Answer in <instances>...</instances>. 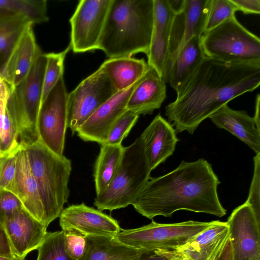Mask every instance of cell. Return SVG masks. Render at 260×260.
<instances>
[{
    "mask_svg": "<svg viewBox=\"0 0 260 260\" xmlns=\"http://www.w3.org/2000/svg\"><path fill=\"white\" fill-rule=\"evenodd\" d=\"M260 85V61L226 62L205 57L165 108L176 133L192 134L199 124L233 99Z\"/></svg>",
    "mask_w": 260,
    "mask_h": 260,
    "instance_id": "obj_1",
    "label": "cell"
},
{
    "mask_svg": "<svg viewBox=\"0 0 260 260\" xmlns=\"http://www.w3.org/2000/svg\"><path fill=\"white\" fill-rule=\"evenodd\" d=\"M220 183L212 165L206 160L182 161L168 174L150 177L132 205L150 219L157 216L170 217L179 210L221 217L226 210L217 194Z\"/></svg>",
    "mask_w": 260,
    "mask_h": 260,
    "instance_id": "obj_2",
    "label": "cell"
},
{
    "mask_svg": "<svg viewBox=\"0 0 260 260\" xmlns=\"http://www.w3.org/2000/svg\"><path fill=\"white\" fill-rule=\"evenodd\" d=\"M153 22V0H111L99 49L109 58L148 54Z\"/></svg>",
    "mask_w": 260,
    "mask_h": 260,
    "instance_id": "obj_3",
    "label": "cell"
},
{
    "mask_svg": "<svg viewBox=\"0 0 260 260\" xmlns=\"http://www.w3.org/2000/svg\"><path fill=\"white\" fill-rule=\"evenodd\" d=\"M23 143L48 226L59 217L68 202L72 162L63 155H58L50 151L38 139L29 144Z\"/></svg>",
    "mask_w": 260,
    "mask_h": 260,
    "instance_id": "obj_4",
    "label": "cell"
},
{
    "mask_svg": "<svg viewBox=\"0 0 260 260\" xmlns=\"http://www.w3.org/2000/svg\"><path fill=\"white\" fill-rule=\"evenodd\" d=\"M151 170L139 137L124 147L118 171L110 184L94 199L98 210L110 211L133 205L150 178Z\"/></svg>",
    "mask_w": 260,
    "mask_h": 260,
    "instance_id": "obj_5",
    "label": "cell"
},
{
    "mask_svg": "<svg viewBox=\"0 0 260 260\" xmlns=\"http://www.w3.org/2000/svg\"><path fill=\"white\" fill-rule=\"evenodd\" d=\"M201 43L206 57L226 62L260 61L259 38L235 15L204 32Z\"/></svg>",
    "mask_w": 260,
    "mask_h": 260,
    "instance_id": "obj_6",
    "label": "cell"
},
{
    "mask_svg": "<svg viewBox=\"0 0 260 260\" xmlns=\"http://www.w3.org/2000/svg\"><path fill=\"white\" fill-rule=\"evenodd\" d=\"M45 53L41 51L25 77L11 89L7 101L9 111L16 121L20 141L31 143L38 139L37 122L41 104Z\"/></svg>",
    "mask_w": 260,
    "mask_h": 260,
    "instance_id": "obj_7",
    "label": "cell"
},
{
    "mask_svg": "<svg viewBox=\"0 0 260 260\" xmlns=\"http://www.w3.org/2000/svg\"><path fill=\"white\" fill-rule=\"evenodd\" d=\"M213 222L188 220L160 223L152 220L149 224L136 229H121L114 238L126 246L148 253L173 250L206 230Z\"/></svg>",
    "mask_w": 260,
    "mask_h": 260,
    "instance_id": "obj_8",
    "label": "cell"
},
{
    "mask_svg": "<svg viewBox=\"0 0 260 260\" xmlns=\"http://www.w3.org/2000/svg\"><path fill=\"white\" fill-rule=\"evenodd\" d=\"M117 92L100 67L82 80L68 94V127L72 134Z\"/></svg>",
    "mask_w": 260,
    "mask_h": 260,
    "instance_id": "obj_9",
    "label": "cell"
},
{
    "mask_svg": "<svg viewBox=\"0 0 260 260\" xmlns=\"http://www.w3.org/2000/svg\"><path fill=\"white\" fill-rule=\"evenodd\" d=\"M68 94L63 75L41 103L37 118L38 140L58 155H63Z\"/></svg>",
    "mask_w": 260,
    "mask_h": 260,
    "instance_id": "obj_10",
    "label": "cell"
},
{
    "mask_svg": "<svg viewBox=\"0 0 260 260\" xmlns=\"http://www.w3.org/2000/svg\"><path fill=\"white\" fill-rule=\"evenodd\" d=\"M111 0H81L70 18V47L75 53L99 49Z\"/></svg>",
    "mask_w": 260,
    "mask_h": 260,
    "instance_id": "obj_11",
    "label": "cell"
},
{
    "mask_svg": "<svg viewBox=\"0 0 260 260\" xmlns=\"http://www.w3.org/2000/svg\"><path fill=\"white\" fill-rule=\"evenodd\" d=\"M210 0H185L183 10L174 16L170 29L165 82L171 65L185 44L204 32Z\"/></svg>",
    "mask_w": 260,
    "mask_h": 260,
    "instance_id": "obj_12",
    "label": "cell"
},
{
    "mask_svg": "<svg viewBox=\"0 0 260 260\" xmlns=\"http://www.w3.org/2000/svg\"><path fill=\"white\" fill-rule=\"evenodd\" d=\"M59 218L60 226L64 233L85 237H114L121 230L117 220L83 203L63 209Z\"/></svg>",
    "mask_w": 260,
    "mask_h": 260,
    "instance_id": "obj_13",
    "label": "cell"
},
{
    "mask_svg": "<svg viewBox=\"0 0 260 260\" xmlns=\"http://www.w3.org/2000/svg\"><path fill=\"white\" fill-rule=\"evenodd\" d=\"M233 260H260V222L246 202L228 219Z\"/></svg>",
    "mask_w": 260,
    "mask_h": 260,
    "instance_id": "obj_14",
    "label": "cell"
},
{
    "mask_svg": "<svg viewBox=\"0 0 260 260\" xmlns=\"http://www.w3.org/2000/svg\"><path fill=\"white\" fill-rule=\"evenodd\" d=\"M141 78L129 88L118 91L103 104L77 130L78 136L84 141L104 144L113 125L127 111L129 96Z\"/></svg>",
    "mask_w": 260,
    "mask_h": 260,
    "instance_id": "obj_15",
    "label": "cell"
},
{
    "mask_svg": "<svg viewBox=\"0 0 260 260\" xmlns=\"http://www.w3.org/2000/svg\"><path fill=\"white\" fill-rule=\"evenodd\" d=\"M3 224L14 255L21 258L37 249L47 233V227L24 207L7 216Z\"/></svg>",
    "mask_w": 260,
    "mask_h": 260,
    "instance_id": "obj_16",
    "label": "cell"
},
{
    "mask_svg": "<svg viewBox=\"0 0 260 260\" xmlns=\"http://www.w3.org/2000/svg\"><path fill=\"white\" fill-rule=\"evenodd\" d=\"M230 237L226 222L215 220L183 245L170 250L186 260H218Z\"/></svg>",
    "mask_w": 260,
    "mask_h": 260,
    "instance_id": "obj_17",
    "label": "cell"
},
{
    "mask_svg": "<svg viewBox=\"0 0 260 260\" xmlns=\"http://www.w3.org/2000/svg\"><path fill=\"white\" fill-rule=\"evenodd\" d=\"M32 26L30 24L24 30L0 68V73L11 89L28 74L42 51L37 44Z\"/></svg>",
    "mask_w": 260,
    "mask_h": 260,
    "instance_id": "obj_18",
    "label": "cell"
},
{
    "mask_svg": "<svg viewBox=\"0 0 260 260\" xmlns=\"http://www.w3.org/2000/svg\"><path fill=\"white\" fill-rule=\"evenodd\" d=\"M174 14L168 0H153V22L147 64L165 79L171 25Z\"/></svg>",
    "mask_w": 260,
    "mask_h": 260,
    "instance_id": "obj_19",
    "label": "cell"
},
{
    "mask_svg": "<svg viewBox=\"0 0 260 260\" xmlns=\"http://www.w3.org/2000/svg\"><path fill=\"white\" fill-rule=\"evenodd\" d=\"M140 137L151 171L173 154L179 141L173 125L160 114L154 117Z\"/></svg>",
    "mask_w": 260,
    "mask_h": 260,
    "instance_id": "obj_20",
    "label": "cell"
},
{
    "mask_svg": "<svg viewBox=\"0 0 260 260\" xmlns=\"http://www.w3.org/2000/svg\"><path fill=\"white\" fill-rule=\"evenodd\" d=\"M10 191L17 196L28 213L48 226L38 187L22 142H19L15 175Z\"/></svg>",
    "mask_w": 260,
    "mask_h": 260,
    "instance_id": "obj_21",
    "label": "cell"
},
{
    "mask_svg": "<svg viewBox=\"0 0 260 260\" xmlns=\"http://www.w3.org/2000/svg\"><path fill=\"white\" fill-rule=\"evenodd\" d=\"M166 91L164 79L154 68L149 66L131 94L126 110L139 116L151 114L161 107L167 96Z\"/></svg>",
    "mask_w": 260,
    "mask_h": 260,
    "instance_id": "obj_22",
    "label": "cell"
},
{
    "mask_svg": "<svg viewBox=\"0 0 260 260\" xmlns=\"http://www.w3.org/2000/svg\"><path fill=\"white\" fill-rule=\"evenodd\" d=\"M219 128H223L247 144L256 154L260 152V125L245 111H237L225 105L209 117Z\"/></svg>",
    "mask_w": 260,
    "mask_h": 260,
    "instance_id": "obj_23",
    "label": "cell"
},
{
    "mask_svg": "<svg viewBox=\"0 0 260 260\" xmlns=\"http://www.w3.org/2000/svg\"><path fill=\"white\" fill-rule=\"evenodd\" d=\"M84 253L80 260H140L151 253L126 246L112 237H86Z\"/></svg>",
    "mask_w": 260,
    "mask_h": 260,
    "instance_id": "obj_24",
    "label": "cell"
},
{
    "mask_svg": "<svg viewBox=\"0 0 260 260\" xmlns=\"http://www.w3.org/2000/svg\"><path fill=\"white\" fill-rule=\"evenodd\" d=\"M100 68L120 91L129 88L142 78L149 66L144 58L119 57L106 60Z\"/></svg>",
    "mask_w": 260,
    "mask_h": 260,
    "instance_id": "obj_25",
    "label": "cell"
},
{
    "mask_svg": "<svg viewBox=\"0 0 260 260\" xmlns=\"http://www.w3.org/2000/svg\"><path fill=\"white\" fill-rule=\"evenodd\" d=\"M205 57L201 37H192L179 52L171 65L167 82L177 92Z\"/></svg>",
    "mask_w": 260,
    "mask_h": 260,
    "instance_id": "obj_26",
    "label": "cell"
},
{
    "mask_svg": "<svg viewBox=\"0 0 260 260\" xmlns=\"http://www.w3.org/2000/svg\"><path fill=\"white\" fill-rule=\"evenodd\" d=\"M124 148L121 144L101 145L93 172L96 195L103 191L114 178L120 166Z\"/></svg>",
    "mask_w": 260,
    "mask_h": 260,
    "instance_id": "obj_27",
    "label": "cell"
},
{
    "mask_svg": "<svg viewBox=\"0 0 260 260\" xmlns=\"http://www.w3.org/2000/svg\"><path fill=\"white\" fill-rule=\"evenodd\" d=\"M0 10L23 16L33 25L49 20L46 0H0Z\"/></svg>",
    "mask_w": 260,
    "mask_h": 260,
    "instance_id": "obj_28",
    "label": "cell"
},
{
    "mask_svg": "<svg viewBox=\"0 0 260 260\" xmlns=\"http://www.w3.org/2000/svg\"><path fill=\"white\" fill-rule=\"evenodd\" d=\"M30 24H32L20 15L0 20V68L21 34Z\"/></svg>",
    "mask_w": 260,
    "mask_h": 260,
    "instance_id": "obj_29",
    "label": "cell"
},
{
    "mask_svg": "<svg viewBox=\"0 0 260 260\" xmlns=\"http://www.w3.org/2000/svg\"><path fill=\"white\" fill-rule=\"evenodd\" d=\"M71 50L69 46L58 53H45L46 64L44 75L41 103L46 99L61 76L63 75V63L66 55Z\"/></svg>",
    "mask_w": 260,
    "mask_h": 260,
    "instance_id": "obj_30",
    "label": "cell"
},
{
    "mask_svg": "<svg viewBox=\"0 0 260 260\" xmlns=\"http://www.w3.org/2000/svg\"><path fill=\"white\" fill-rule=\"evenodd\" d=\"M37 260H71L64 248V233L62 230L47 232L37 249Z\"/></svg>",
    "mask_w": 260,
    "mask_h": 260,
    "instance_id": "obj_31",
    "label": "cell"
},
{
    "mask_svg": "<svg viewBox=\"0 0 260 260\" xmlns=\"http://www.w3.org/2000/svg\"><path fill=\"white\" fill-rule=\"evenodd\" d=\"M236 11L237 8L231 0H210L204 32L233 17Z\"/></svg>",
    "mask_w": 260,
    "mask_h": 260,
    "instance_id": "obj_32",
    "label": "cell"
},
{
    "mask_svg": "<svg viewBox=\"0 0 260 260\" xmlns=\"http://www.w3.org/2000/svg\"><path fill=\"white\" fill-rule=\"evenodd\" d=\"M139 117V115L131 111H126L113 125L104 144H121L122 140L127 137L136 123Z\"/></svg>",
    "mask_w": 260,
    "mask_h": 260,
    "instance_id": "obj_33",
    "label": "cell"
},
{
    "mask_svg": "<svg viewBox=\"0 0 260 260\" xmlns=\"http://www.w3.org/2000/svg\"><path fill=\"white\" fill-rule=\"evenodd\" d=\"M19 147L4 156L0 164V189L10 190L14 179L17 156Z\"/></svg>",
    "mask_w": 260,
    "mask_h": 260,
    "instance_id": "obj_34",
    "label": "cell"
},
{
    "mask_svg": "<svg viewBox=\"0 0 260 260\" xmlns=\"http://www.w3.org/2000/svg\"><path fill=\"white\" fill-rule=\"evenodd\" d=\"M254 172L249 193L246 202L252 207L260 222V152L254 157Z\"/></svg>",
    "mask_w": 260,
    "mask_h": 260,
    "instance_id": "obj_35",
    "label": "cell"
},
{
    "mask_svg": "<svg viewBox=\"0 0 260 260\" xmlns=\"http://www.w3.org/2000/svg\"><path fill=\"white\" fill-rule=\"evenodd\" d=\"M23 208V205L13 192L6 189H0V221L14 211Z\"/></svg>",
    "mask_w": 260,
    "mask_h": 260,
    "instance_id": "obj_36",
    "label": "cell"
},
{
    "mask_svg": "<svg viewBox=\"0 0 260 260\" xmlns=\"http://www.w3.org/2000/svg\"><path fill=\"white\" fill-rule=\"evenodd\" d=\"M86 244V237L64 233V248L71 260H80L83 255Z\"/></svg>",
    "mask_w": 260,
    "mask_h": 260,
    "instance_id": "obj_37",
    "label": "cell"
},
{
    "mask_svg": "<svg viewBox=\"0 0 260 260\" xmlns=\"http://www.w3.org/2000/svg\"><path fill=\"white\" fill-rule=\"evenodd\" d=\"M0 257L14 258V255L4 224L0 221Z\"/></svg>",
    "mask_w": 260,
    "mask_h": 260,
    "instance_id": "obj_38",
    "label": "cell"
},
{
    "mask_svg": "<svg viewBox=\"0 0 260 260\" xmlns=\"http://www.w3.org/2000/svg\"><path fill=\"white\" fill-rule=\"evenodd\" d=\"M237 11L244 14H259L260 13L259 0H231Z\"/></svg>",
    "mask_w": 260,
    "mask_h": 260,
    "instance_id": "obj_39",
    "label": "cell"
},
{
    "mask_svg": "<svg viewBox=\"0 0 260 260\" xmlns=\"http://www.w3.org/2000/svg\"><path fill=\"white\" fill-rule=\"evenodd\" d=\"M10 92V87L0 73V101L8 100Z\"/></svg>",
    "mask_w": 260,
    "mask_h": 260,
    "instance_id": "obj_40",
    "label": "cell"
},
{
    "mask_svg": "<svg viewBox=\"0 0 260 260\" xmlns=\"http://www.w3.org/2000/svg\"><path fill=\"white\" fill-rule=\"evenodd\" d=\"M168 2L171 10L175 15L183 10L185 0H168Z\"/></svg>",
    "mask_w": 260,
    "mask_h": 260,
    "instance_id": "obj_41",
    "label": "cell"
},
{
    "mask_svg": "<svg viewBox=\"0 0 260 260\" xmlns=\"http://www.w3.org/2000/svg\"><path fill=\"white\" fill-rule=\"evenodd\" d=\"M154 252L165 255L169 257V260H186L170 250H157Z\"/></svg>",
    "mask_w": 260,
    "mask_h": 260,
    "instance_id": "obj_42",
    "label": "cell"
},
{
    "mask_svg": "<svg viewBox=\"0 0 260 260\" xmlns=\"http://www.w3.org/2000/svg\"><path fill=\"white\" fill-rule=\"evenodd\" d=\"M218 260H233L232 248L230 240H229L221 256Z\"/></svg>",
    "mask_w": 260,
    "mask_h": 260,
    "instance_id": "obj_43",
    "label": "cell"
},
{
    "mask_svg": "<svg viewBox=\"0 0 260 260\" xmlns=\"http://www.w3.org/2000/svg\"><path fill=\"white\" fill-rule=\"evenodd\" d=\"M140 260H169V258L165 255L152 252L145 255Z\"/></svg>",
    "mask_w": 260,
    "mask_h": 260,
    "instance_id": "obj_44",
    "label": "cell"
},
{
    "mask_svg": "<svg viewBox=\"0 0 260 260\" xmlns=\"http://www.w3.org/2000/svg\"><path fill=\"white\" fill-rule=\"evenodd\" d=\"M260 109V95L258 93L256 96L255 106V114L253 117L256 123L260 125L259 119V110Z\"/></svg>",
    "mask_w": 260,
    "mask_h": 260,
    "instance_id": "obj_45",
    "label": "cell"
},
{
    "mask_svg": "<svg viewBox=\"0 0 260 260\" xmlns=\"http://www.w3.org/2000/svg\"><path fill=\"white\" fill-rule=\"evenodd\" d=\"M17 15L11 14L0 10V20L11 17Z\"/></svg>",
    "mask_w": 260,
    "mask_h": 260,
    "instance_id": "obj_46",
    "label": "cell"
},
{
    "mask_svg": "<svg viewBox=\"0 0 260 260\" xmlns=\"http://www.w3.org/2000/svg\"><path fill=\"white\" fill-rule=\"evenodd\" d=\"M0 260H25V258H21L18 257H16L14 258H7L4 257H0Z\"/></svg>",
    "mask_w": 260,
    "mask_h": 260,
    "instance_id": "obj_47",
    "label": "cell"
},
{
    "mask_svg": "<svg viewBox=\"0 0 260 260\" xmlns=\"http://www.w3.org/2000/svg\"><path fill=\"white\" fill-rule=\"evenodd\" d=\"M4 155H2L1 153H0V164H1V162L2 160V159L3 158Z\"/></svg>",
    "mask_w": 260,
    "mask_h": 260,
    "instance_id": "obj_48",
    "label": "cell"
}]
</instances>
